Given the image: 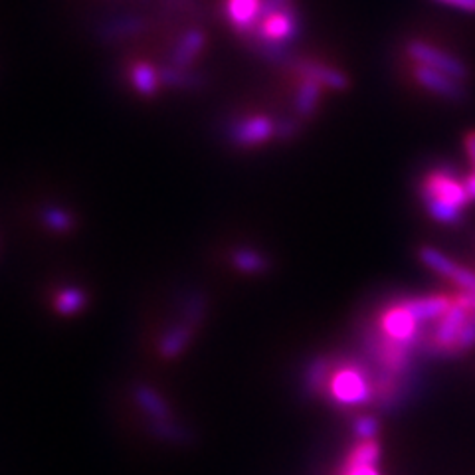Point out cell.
<instances>
[{
	"instance_id": "obj_21",
	"label": "cell",
	"mask_w": 475,
	"mask_h": 475,
	"mask_svg": "<svg viewBox=\"0 0 475 475\" xmlns=\"http://www.w3.org/2000/svg\"><path fill=\"white\" fill-rule=\"evenodd\" d=\"M424 206L428 214L442 224H458L462 220V211L460 208H453L450 204H444L440 201H434V198H424Z\"/></svg>"
},
{
	"instance_id": "obj_19",
	"label": "cell",
	"mask_w": 475,
	"mask_h": 475,
	"mask_svg": "<svg viewBox=\"0 0 475 475\" xmlns=\"http://www.w3.org/2000/svg\"><path fill=\"white\" fill-rule=\"evenodd\" d=\"M148 430H151L157 438H161L165 442L173 444H186L191 440V432L183 426L173 424V420H163V422H151L148 424Z\"/></svg>"
},
{
	"instance_id": "obj_24",
	"label": "cell",
	"mask_w": 475,
	"mask_h": 475,
	"mask_svg": "<svg viewBox=\"0 0 475 475\" xmlns=\"http://www.w3.org/2000/svg\"><path fill=\"white\" fill-rule=\"evenodd\" d=\"M376 432H379V420L374 416H359L354 420V434L359 435L361 442L374 440Z\"/></svg>"
},
{
	"instance_id": "obj_26",
	"label": "cell",
	"mask_w": 475,
	"mask_h": 475,
	"mask_svg": "<svg viewBox=\"0 0 475 475\" xmlns=\"http://www.w3.org/2000/svg\"><path fill=\"white\" fill-rule=\"evenodd\" d=\"M339 475H381L376 465H343Z\"/></svg>"
},
{
	"instance_id": "obj_6",
	"label": "cell",
	"mask_w": 475,
	"mask_h": 475,
	"mask_svg": "<svg viewBox=\"0 0 475 475\" xmlns=\"http://www.w3.org/2000/svg\"><path fill=\"white\" fill-rule=\"evenodd\" d=\"M412 76L416 84L422 85L424 89H428V92L435 95L450 99V102H462L465 97V89L460 79H453L442 72H435V69H430L426 66H414Z\"/></svg>"
},
{
	"instance_id": "obj_7",
	"label": "cell",
	"mask_w": 475,
	"mask_h": 475,
	"mask_svg": "<svg viewBox=\"0 0 475 475\" xmlns=\"http://www.w3.org/2000/svg\"><path fill=\"white\" fill-rule=\"evenodd\" d=\"M402 303L406 305V309L414 315V319L422 325L428 321H440L453 305V295L435 293V295L412 297V300H404Z\"/></svg>"
},
{
	"instance_id": "obj_22",
	"label": "cell",
	"mask_w": 475,
	"mask_h": 475,
	"mask_svg": "<svg viewBox=\"0 0 475 475\" xmlns=\"http://www.w3.org/2000/svg\"><path fill=\"white\" fill-rule=\"evenodd\" d=\"M204 313H206V300L202 295H191L188 300L184 301V307H183V323L191 325V327H196L201 325V321L204 319Z\"/></svg>"
},
{
	"instance_id": "obj_15",
	"label": "cell",
	"mask_w": 475,
	"mask_h": 475,
	"mask_svg": "<svg viewBox=\"0 0 475 475\" xmlns=\"http://www.w3.org/2000/svg\"><path fill=\"white\" fill-rule=\"evenodd\" d=\"M204 44H206V36L202 32H198V30L186 32L181 40H178V44L175 48V56H173L175 66L183 67L191 64L193 59L202 52Z\"/></svg>"
},
{
	"instance_id": "obj_13",
	"label": "cell",
	"mask_w": 475,
	"mask_h": 475,
	"mask_svg": "<svg viewBox=\"0 0 475 475\" xmlns=\"http://www.w3.org/2000/svg\"><path fill=\"white\" fill-rule=\"evenodd\" d=\"M129 77H131V85L141 95H155L161 87V69L153 67L148 62H137L129 69Z\"/></svg>"
},
{
	"instance_id": "obj_27",
	"label": "cell",
	"mask_w": 475,
	"mask_h": 475,
	"mask_svg": "<svg viewBox=\"0 0 475 475\" xmlns=\"http://www.w3.org/2000/svg\"><path fill=\"white\" fill-rule=\"evenodd\" d=\"M438 3L463 10V13H475V0H438Z\"/></svg>"
},
{
	"instance_id": "obj_12",
	"label": "cell",
	"mask_w": 475,
	"mask_h": 475,
	"mask_svg": "<svg viewBox=\"0 0 475 475\" xmlns=\"http://www.w3.org/2000/svg\"><path fill=\"white\" fill-rule=\"evenodd\" d=\"M194 336V327L186 325V323H178L171 327L158 341V353L165 359H175V356L181 354L188 345H191Z\"/></svg>"
},
{
	"instance_id": "obj_10",
	"label": "cell",
	"mask_w": 475,
	"mask_h": 475,
	"mask_svg": "<svg viewBox=\"0 0 475 475\" xmlns=\"http://www.w3.org/2000/svg\"><path fill=\"white\" fill-rule=\"evenodd\" d=\"M300 74L301 77H309L319 85L336 89V92H343V89L349 87V77H346L341 69L319 62H301Z\"/></svg>"
},
{
	"instance_id": "obj_20",
	"label": "cell",
	"mask_w": 475,
	"mask_h": 475,
	"mask_svg": "<svg viewBox=\"0 0 475 475\" xmlns=\"http://www.w3.org/2000/svg\"><path fill=\"white\" fill-rule=\"evenodd\" d=\"M379 458H381V445L374 440H371V442L356 444L345 463L346 465H376L379 463Z\"/></svg>"
},
{
	"instance_id": "obj_8",
	"label": "cell",
	"mask_w": 475,
	"mask_h": 475,
	"mask_svg": "<svg viewBox=\"0 0 475 475\" xmlns=\"http://www.w3.org/2000/svg\"><path fill=\"white\" fill-rule=\"evenodd\" d=\"M277 127L267 115H252L234 127V141L242 147H254L270 141Z\"/></svg>"
},
{
	"instance_id": "obj_1",
	"label": "cell",
	"mask_w": 475,
	"mask_h": 475,
	"mask_svg": "<svg viewBox=\"0 0 475 475\" xmlns=\"http://www.w3.org/2000/svg\"><path fill=\"white\" fill-rule=\"evenodd\" d=\"M325 392L331 400L341 406H363L374 400L372 374L364 364L343 363L335 364V369L327 382Z\"/></svg>"
},
{
	"instance_id": "obj_5",
	"label": "cell",
	"mask_w": 475,
	"mask_h": 475,
	"mask_svg": "<svg viewBox=\"0 0 475 475\" xmlns=\"http://www.w3.org/2000/svg\"><path fill=\"white\" fill-rule=\"evenodd\" d=\"M379 331L389 336L390 341L404 345H418L420 341V323L414 319V315L406 309L402 301L386 307L379 319Z\"/></svg>"
},
{
	"instance_id": "obj_14",
	"label": "cell",
	"mask_w": 475,
	"mask_h": 475,
	"mask_svg": "<svg viewBox=\"0 0 475 475\" xmlns=\"http://www.w3.org/2000/svg\"><path fill=\"white\" fill-rule=\"evenodd\" d=\"M323 85L309 77H301V84L295 92V112L301 117H311L317 112V105H319Z\"/></svg>"
},
{
	"instance_id": "obj_29",
	"label": "cell",
	"mask_w": 475,
	"mask_h": 475,
	"mask_svg": "<svg viewBox=\"0 0 475 475\" xmlns=\"http://www.w3.org/2000/svg\"><path fill=\"white\" fill-rule=\"evenodd\" d=\"M463 184H465V191H468L470 201H475V173H470L468 176H465Z\"/></svg>"
},
{
	"instance_id": "obj_9",
	"label": "cell",
	"mask_w": 475,
	"mask_h": 475,
	"mask_svg": "<svg viewBox=\"0 0 475 475\" xmlns=\"http://www.w3.org/2000/svg\"><path fill=\"white\" fill-rule=\"evenodd\" d=\"M265 0H226V14L230 24L242 34H252L262 18Z\"/></svg>"
},
{
	"instance_id": "obj_28",
	"label": "cell",
	"mask_w": 475,
	"mask_h": 475,
	"mask_svg": "<svg viewBox=\"0 0 475 475\" xmlns=\"http://www.w3.org/2000/svg\"><path fill=\"white\" fill-rule=\"evenodd\" d=\"M463 143H465V153H468V158H470V163L473 166V173H475V131L465 135Z\"/></svg>"
},
{
	"instance_id": "obj_3",
	"label": "cell",
	"mask_w": 475,
	"mask_h": 475,
	"mask_svg": "<svg viewBox=\"0 0 475 475\" xmlns=\"http://www.w3.org/2000/svg\"><path fill=\"white\" fill-rule=\"evenodd\" d=\"M420 196L422 201L424 198H434V201L460 208V211H463V208L471 202L468 191H465L463 181H460L448 166L434 168V171L424 176V181L420 184Z\"/></svg>"
},
{
	"instance_id": "obj_23",
	"label": "cell",
	"mask_w": 475,
	"mask_h": 475,
	"mask_svg": "<svg viewBox=\"0 0 475 475\" xmlns=\"http://www.w3.org/2000/svg\"><path fill=\"white\" fill-rule=\"evenodd\" d=\"M44 224L54 232H67L74 226V218L69 216L62 208H48L42 214Z\"/></svg>"
},
{
	"instance_id": "obj_17",
	"label": "cell",
	"mask_w": 475,
	"mask_h": 475,
	"mask_svg": "<svg viewBox=\"0 0 475 475\" xmlns=\"http://www.w3.org/2000/svg\"><path fill=\"white\" fill-rule=\"evenodd\" d=\"M232 264L236 270H240L244 273H264L267 267H270V262L267 257L260 252L250 250V247H240L232 254Z\"/></svg>"
},
{
	"instance_id": "obj_4",
	"label": "cell",
	"mask_w": 475,
	"mask_h": 475,
	"mask_svg": "<svg viewBox=\"0 0 475 475\" xmlns=\"http://www.w3.org/2000/svg\"><path fill=\"white\" fill-rule=\"evenodd\" d=\"M406 54L410 56V59H414L416 66H426L430 69H435V72H442L453 79H460V82L468 79L470 76L468 66H465L462 59L444 52V49L435 48L428 42H422V40H410V42L406 44Z\"/></svg>"
},
{
	"instance_id": "obj_25",
	"label": "cell",
	"mask_w": 475,
	"mask_h": 475,
	"mask_svg": "<svg viewBox=\"0 0 475 475\" xmlns=\"http://www.w3.org/2000/svg\"><path fill=\"white\" fill-rule=\"evenodd\" d=\"M473 345H475V313H471L468 317V321H465L460 339H458V343H455L452 354H460V353L470 351Z\"/></svg>"
},
{
	"instance_id": "obj_2",
	"label": "cell",
	"mask_w": 475,
	"mask_h": 475,
	"mask_svg": "<svg viewBox=\"0 0 475 475\" xmlns=\"http://www.w3.org/2000/svg\"><path fill=\"white\" fill-rule=\"evenodd\" d=\"M471 313L473 309H471L470 293L465 291L453 293V305L450 307V311L435 323L434 333L430 336V341L426 343V346H430V349L438 351L442 354H452L453 346L462 335L463 325Z\"/></svg>"
},
{
	"instance_id": "obj_11",
	"label": "cell",
	"mask_w": 475,
	"mask_h": 475,
	"mask_svg": "<svg viewBox=\"0 0 475 475\" xmlns=\"http://www.w3.org/2000/svg\"><path fill=\"white\" fill-rule=\"evenodd\" d=\"M133 399L139 404V408L148 414L151 422L173 420V414H171V408H168V404L165 402L161 394L151 389V386H147V384L135 386Z\"/></svg>"
},
{
	"instance_id": "obj_16",
	"label": "cell",
	"mask_w": 475,
	"mask_h": 475,
	"mask_svg": "<svg viewBox=\"0 0 475 475\" xmlns=\"http://www.w3.org/2000/svg\"><path fill=\"white\" fill-rule=\"evenodd\" d=\"M333 369H335V361L325 359V356L315 359L305 372V381H303L305 390L309 394L323 392L327 389V382H329Z\"/></svg>"
},
{
	"instance_id": "obj_18",
	"label": "cell",
	"mask_w": 475,
	"mask_h": 475,
	"mask_svg": "<svg viewBox=\"0 0 475 475\" xmlns=\"http://www.w3.org/2000/svg\"><path fill=\"white\" fill-rule=\"evenodd\" d=\"M87 303V297L82 290H77V287H64V290H59L54 305L59 315H76L79 313L85 307Z\"/></svg>"
}]
</instances>
